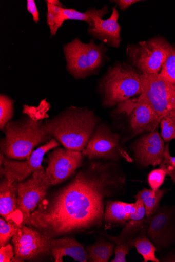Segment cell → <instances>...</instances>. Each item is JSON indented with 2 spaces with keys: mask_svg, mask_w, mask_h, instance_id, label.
Listing matches in <instances>:
<instances>
[{
  "mask_svg": "<svg viewBox=\"0 0 175 262\" xmlns=\"http://www.w3.org/2000/svg\"><path fill=\"white\" fill-rule=\"evenodd\" d=\"M27 10L31 14L33 21L37 24L40 21V13L34 0H28Z\"/></svg>",
  "mask_w": 175,
  "mask_h": 262,
  "instance_id": "obj_32",
  "label": "cell"
},
{
  "mask_svg": "<svg viewBox=\"0 0 175 262\" xmlns=\"http://www.w3.org/2000/svg\"><path fill=\"white\" fill-rule=\"evenodd\" d=\"M161 136L164 142L168 143L175 139V122L169 117L162 119L160 122Z\"/></svg>",
  "mask_w": 175,
  "mask_h": 262,
  "instance_id": "obj_29",
  "label": "cell"
},
{
  "mask_svg": "<svg viewBox=\"0 0 175 262\" xmlns=\"http://www.w3.org/2000/svg\"><path fill=\"white\" fill-rule=\"evenodd\" d=\"M128 244L131 248L134 247L143 258V261L160 262L156 257L158 249L152 242L145 234H140L129 241Z\"/></svg>",
  "mask_w": 175,
  "mask_h": 262,
  "instance_id": "obj_23",
  "label": "cell"
},
{
  "mask_svg": "<svg viewBox=\"0 0 175 262\" xmlns=\"http://www.w3.org/2000/svg\"><path fill=\"white\" fill-rule=\"evenodd\" d=\"M18 183L10 176L1 177L0 215L7 222L20 226L23 221L18 209Z\"/></svg>",
  "mask_w": 175,
  "mask_h": 262,
  "instance_id": "obj_16",
  "label": "cell"
},
{
  "mask_svg": "<svg viewBox=\"0 0 175 262\" xmlns=\"http://www.w3.org/2000/svg\"><path fill=\"white\" fill-rule=\"evenodd\" d=\"M101 119L88 107L70 106L44 122L47 132L68 150L83 152Z\"/></svg>",
  "mask_w": 175,
  "mask_h": 262,
  "instance_id": "obj_2",
  "label": "cell"
},
{
  "mask_svg": "<svg viewBox=\"0 0 175 262\" xmlns=\"http://www.w3.org/2000/svg\"><path fill=\"white\" fill-rule=\"evenodd\" d=\"M102 105L110 108L142 93V74L130 64L115 62L99 80Z\"/></svg>",
  "mask_w": 175,
  "mask_h": 262,
  "instance_id": "obj_4",
  "label": "cell"
},
{
  "mask_svg": "<svg viewBox=\"0 0 175 262\" xmlns=\"http://www.w3.org/2000/svg\"><path fill=\"white\" fill-rule=\"evenodd\" d=\"M51 251L55 262L63 261V258L68 256L79 262L88 261V253L84 245L73 235H68L50 240Z\"/></svg>",
  "mask_w": 175,
  "mask_h": 262,
  "instance_id": "obj_18",
  "label": "cell"
},
{
  "mask_svg": "<svg viewBox=\"0 0 175 262\" xmlns=\"http://www.w3.org/2000/svg\"><path fill=\"white\" fill-rule=\"evenodd\" d=\"M166 176V173L160 168L150 172L147 177V182L151 189L154 192L158 191L163 185Z\"/></svg>",
  "mask_w": 175,
  "mask_h": 262,
  "instance_id": "obj_30",
  "label": "cell"
},
{
  "mask_svg": "<svg viewBox=\"0 0 175 262\" xmlns=\"http://www.w3.org/2000/svg\"><path fill=\"white\" fill-rule=\"evenodd\" d=\"M115 112L130 111V124L133 136L155 131L161 119L155 111L139 98L117 105Z\"/></svg>",
  "mask_w": 175,
  "mask_h": 262,
  "instance_id": "obj_14",
  "label": "cell"
},
{
  "mask_svg": "<svg viewBox=\"0 0 175 262\" xmlns=\"http://www.w3.org/2000/svg\"><path fill=\"white\" fill-rule=\"evenodd\" d=\"M3 132L5 137L0 141V150L12 160H28L36 147L53 139L42 120H35L27 114L9 122Z\"/></svg>",
  "mask_w": 175,
  "mask_h": 262,
  "instance_id": "obj_3",
  "label": "cell"
},
{
  "mask_svg": "<svg viewBox=\"0 0 175 262\" xmlns=\"http://www.w3.org/2000/svg\"><path fill=\"white\" fill-rule=\"evenodd\" d=\"M138 98L151 106L162 120L175 108V85L159 74H142V93Z\"/></svg>",
  "mask_w": 175,
  "mask_h": 262,
  "instance_id": "obj_9",
  "label": "cell"
},
{
  "mask_svg": "<svg viewBox=\"0 0 175 262\" xmlns=\"http://www.w3.org/2000/svg\"><path fill=\"white\" fill-rule=\"evenodd\" d=\"M85 156L82 152L66 148H55L48 155L46 177L52 186L60 185L71 179L82 167Z\"/></svg>",
  "mask_w": 175,
  "mask_h": 262,
  "instance_id": "obj_11",
  "label": "cell"
},
{
  "mask_svg": "<svg viewBox=\"0 0 175 262\" xmlns=\"http://www.w3.org/2000/svg\"><path fill=\"white\" fill-rule=\"evenodd\" d=\"M165 146L159 131L144 135L133 144L132 150L136 162L143 168L150 165L156 167L163 160Z\"/></svg>",
  "mask_w": 175,
  "mask_h": 262,
  "instance_id": "obj_15",
  "label": "cell"
},
{
  "mask_svg": "<svg viewBox=\"0 0 175 262\" xmlns=\"http://www.w3.org/2000/svg\"><path fill=\"white\" fill-rule=\"evenodd\" d=\"M164 37L158 35L146 41L129 43L127 60L132 67L143 75H159L173 50Z\"/></svg>",
  "mask_w": 175,
  "mask_h": 262,
  "instance_id": "obj_6",
  "label": "cell"
},
{
  "mask_svg": "<svg viewBox=\"0 0 175 262\" xmlns=\"http://www.w3.org/2000/svg\"><path fill=\"white\" fill-rule=\"evenodd\" d=\"M146 234L160 252L175 245V205L160 206L149 221Z\"/></svg>",
  "mask_w": 175,
  "mask_h": 262,
  "instance_id": "obj_13",
  "label": "cell"
},
{
  "mask_svg": "<svg viewBox=\"0 0 175 262\" xmlns=\"http://www.w3.org/2000/svg\"><path fill=\"white\" fill-rule=\"evenodd\" d=\"M167 117H170L175 122V108L171 111Z\"/></svg>",
  "mask_w": 175,
  "mask_h": 262,
  "instance_id": "obj_36",
  "label": "cell"
},
{
  "mask_svg": "<svg viewBox=\"0 0 175 262\" xmlns=\"http://www.w3.org/2000/svg\"><path fill=\"white\" fill-rule=\"evenodd\" d=\"M136 210L135 203L107 200L104 223L109 226H124L131 220Z\"/></svg>",
  "mask_w": 175,
  "mask_h": 262,
  "instance_id": "obj_19",
  "label": "cell"
},
{
  "mask_svg": "<svg viewBox=\"0 0 175 262\" xmlns=\"http://www.w3.org/2000/svg\"><path fill=\"white\" fill-rule=\"evenodd\" d=\"M49 4L52 5L53 6H55L56 7H59L62 8H66V7L63 5L61 3H60L59 0H46L45 2Z\"/></svg>",
  "mask_w": 175,
  "mask_h": 262,
  "instance_id": "obj_34",
  "label": "cell"
},
{
  "mask_svg": "<svg viewBox=\"0 0 175 262\" xmlns=\"http://www.w3.org/2000/svg\"><path fill=\"white\" fill-rule=\"evenodd\" d=\"M46 3L47 7V23L50 30V34L51 37H53L56 35L59 30L63 26L62 8Z\"/></svg>",
  "mask_w": 175,
  "mask_h": 262,
  "instance_id": "obj_25",
  "label": "cell"
},
{
  "mask_svg": "<svg viewBox=\"0 0 175 262\" xmlns=\"http://www.w3.org/2000/svg\"><path fill=\"white\" fill-rule=\"evenodd\" d=\"M119 17V13L115 6L112 8V13L108 19L104 20L99 16L94 18L93 25L88 27L87 32L93 39L100 40L110 47L118 49L122 41Z\"/></svg>",
  "mask_w": 175,
  "mask_h": 262,
  "instance_id": "obj_17",
  "label": "cell"
},
{
  "mask_svg": "<svg viewBox=\"0 0 175 262\" xmlns=\"http://www.w3.org/2000/svg\"><path fill=\"white\" fill-rule=\"evenodd\" d=\"M163 261H175V254L169 255L168 257L166 256L164 259H162Z\"/></svg>",
  "mask_w": 175,
  "mask_h": 262,
  "instance_id": "obj_35",
  "label": "cell"
},
{
  "mask_svg": "<svg viewBox=\"0 0 175 262\" xmlns=\"http://www.w3.org/2000/svg\"><path fill=\"white\" fill-rule=\"evenodd\" d=\"M141 1L139 0H114L112 1L116 4V6L122 11H126L132 5Z\"/></svg>",
  "mask_w": 175,
  "mask_h": 262,
  "instance_id": "obj_33",
  "label": "cell"
},
{
  "mask_svg": "<svg viewBox=\"0 0 175 262\" xmlns=\"http://www.w3.org/2000/svg\"><path fill=\"white\" fill-rule=\"evenodd\" d=\"M14 256V248L11 245L0 247V262H10Z\"/></svg>",
  "mask_w": 175,
  "mask_h": 262,
  "instance_id": "obj_31",
  "label": "cell"
},
{
  "mask_svg": "<svg viewBox=\"0 0 175 262\" xmlns=\"http://www.w3.org/2000/svg\"><path fill=\"white\" fill-rule=\"evenodd\" d=\"M12 243L14 251L12 262L46 261L53 257L50 240L27 225L18 226Z\"/></svg>",
  "mask_w": 175,
  "mask_h": 262,
  "instance_id": "obj_7",
  "label": "cell"
},
{
  "mask_svg": "<svg viewBox=\"0 0 175 262\" xmlns=\"http://www.w3.org/2000/svg\"><path fill=\"white\" fill-rule=\"evenodd\" d=\"M121 136L113 132L109 126L100 123L92 133L88 144L82 152L91 159H103L119 162L125 159L129 162L132 159L121 144Z\"/></svg>",
  "mask_w": 175,
  "mask_h": 262,
  "instance_id": "obj_8",
  "label": "cell"
},
{
  "mask_svg": "<svg viewBox=\"0 0 175 262\" xmlns=\"http://www.w3.org/2000/svg\"><path fill=\"white\" fill-rule=\"evenodd\" d=\"M126 186L119 162L88 158L67 183L48 192L24 225L49 240L101 228L106 201L123 195Z\"/></svg>",
  "mask_w": 175,
  "mask_h": 262,
  "instance_id": "obj_1",
  "label": "cell"
},
{
  "mask_svg": "<svg viewBox=\"0 0 175 262\" xmlns=\"http://www.w3.org/2000/svg\"><path fill=\"white\" fill-rule=\"evenodd\" d=\"M59 146L60 143L53 138L34 151L27 161L10 159L1 153L0 177L8 175L18 182L26 180L42 167V163L45 155Z\"/></svg>",
  "mask_w": 175,
  "mask_h": 262,
  "instance_id": "obj_12",
  "label": "cell"
},
{
  "mask_svg": "<svg viewBox=\"0 0 175 262\" xmlns=\"http://www.w3.org/2000/svg\"><path fill=\"white\" fill-rule=\"evenodd\" d=\"M173 47L172 52L163 66L159 76L175 85V43Z\"/></svg>",
  "mask_w": 175,
  "mask_h": 262,
  "instance_id": "obj_26",
  "label": "cell"
},
{
  "mask_svg": "<svg viewBox=\"0 0 175 262\" xmlns=\"http://www.w3.org/2000/svg\"><path fill=\"white\" fill-rule=\"evenodd\" d=\"M159 168L162 169L167 176L170 177L175 185V156L173 157L170 154L169 143L165 146L164 159Z\"/></svg>",
  "mask_w": 175,
  "mask_h": 262,
  "instance_id": "obj_28",
  "label": "cell"
},
{
  "mask_svg": "<svg viewBox=\"0 0 175 262\" xmlns=\"http://www.w3.org/2000/svg\"><path fill=\"white\" fill-rule=\"evenodd\" d=\"M116 245L113 242L100 238L93 244L87 247L88 261L108 262L113 255Z\"/></svg>",
  "mask_w": 175,
  "mask_h": 262,
  "instance_id": "obj_21",
  "label": "cell"
},
{
  "mask_svg": "<svg viewBox=\"0 0 175 262\" xmlns=\"http://www.w3.org/2000/svg\"><path fill=\"white\" fill-rule=\"evenodd\" d=\"M108 50L104 43L96 44L93 38L89 43H84L77 37L64 45L68 73L76 80L98 75L110 60L107 56Z\"/></svg>",
  "mask_w": 175,
  "mask_h": 262,
  "instance_id": "obj_5",
  "label": "cell"
},
{
  "mask_svg": "<svg viewBox=\"0 0 175 262\" xmlns=\"http://www.w3.org/2000/svg\"><path fill=\"white\" fill-rule=\"evenodd\" d=\"M15 101L5 94H0V130L3 131L14 115Z\"/></svg>",
  "mask_w": 175,
  "mask_h": 262,
  "instance_id": "obj_24",
  "label": "cell"
},
{
  "mask_svg": "<svg viewBox=\"0 0 175 262\" xmlns=\"http://www.w3.org/2000/svg\"><path fill=\"white\" fill-rule=\"evenodd\" d=\"M52 186L42 167L29 178L18 183V209L23 223L30 217Z\"/></svg>",
  "mask_w": 175,
  "mask_h": 262,
  "instance_id": "obj_10",
  "label": "cell"
},
{
  "mask_svg": "<svg viewBox=\"0 0 175 262\" xmlns=\"http://www.w3.org/2000/svg\"><path fill=\"white\" fill-rule=\"evenodd\" d=\"M18 226L7 222L4 219H0V247L9 244Z\"/></svg>",
  "mask_w": 175,
  "mask_h": 262,
  "instance_id": "obj_27",
  "label": "cell"
},
{
  "mask_svg": "<svg viewBox=\"0 0 175 262\" xmlns=\"http://www.w3.org/2000/svg\"><path fill=\"white\" fill-rule=\"evenodd\" d=\"M109 13V8L107 5L101 9L89 8L84 13L73 9H62V19L64 23L68 20L82 21L88 23V27H92L93 25L94 18L97 16L103 18L105 15Z\"/></svg>",
  "mask_w": 175,
  "mask_h": 262,
  "instance_id": "obj_22",
  "label": "cell"
},
{
  "mask_svg": "<svg viewBox=\"0 0 175 262\" xmlns=\"http://www.w3.org/2000/svg\"><path fill=\"white\" fill-rule=\"evenodd\" d=\"M170 189H159L154 192L152 189L144 188L134 196L136 200L140 199L143 203L146 210V217L151 220L160 207V205L164 195Z\"/></svg>",
  "mask_w": 175,
  "mask_h": 262,
  "instance_id": "obj_20",
  "label": "cell"
}]
</instances>
